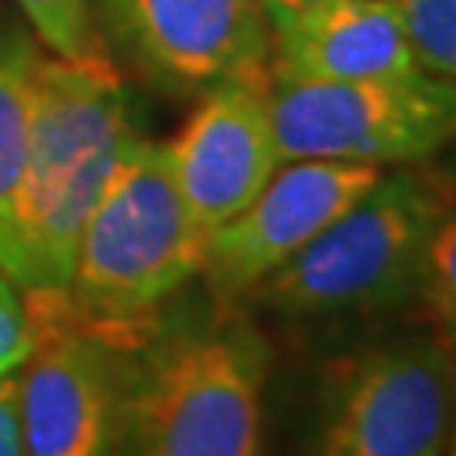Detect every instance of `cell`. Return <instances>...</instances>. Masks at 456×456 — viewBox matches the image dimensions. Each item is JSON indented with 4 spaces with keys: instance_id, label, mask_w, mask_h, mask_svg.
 <instances>
[{
    "instance_id": "obj_4",
    "label": "cell",
    "mask_w": 456,
    "mask_h": 456,
    "mask_svg": "<svg viewBox=\"0 0 456 456\" xmlns=\"http://www.w3.org/2000/svg\"><path fill=\"white\" fill-rule=\"evenodd\" d=\"M450 196L416 169H386L365 196L328 224L301 254L250 288L284 322L375 318L419 301L426 244Z\"/></svg>"
},
{
    "instance_id": "obj_2",
    "label": "cell",
    "mask_w": 456,
    "mask_h": 456,
    "mask_svg": "<svg viewBox=\"0 0 456 456\" xmlns=\"http://www.w3.org/2000/svg\"><path fill=\"white\" fill-rule=\"evenodd\" d=\"M207 230L196 224L166 146L135 139L98 196L51 318L129 352L156 328L152 311L203 271Z\"/></svg>"
},
{
    "instance_id": "obj_3",
    "label": "cell",
    "mask_w": 456,
    "mask_h": 456,
    "mask_svg": "<svg viewBox=\"0 0 456 456\" xmlns=\"http://www.w3.org/2000/svg\"><path fill=\"white\" fill-rule=\"evenodd\" d=\"M271 348L244 318L156 331L122 352L115 456H264Z\"/></svg>"
},
{
    "instance_id": "obj_5",
    "label": "cell",
    "mask_w": 456,
    "mask_h": 456,
    "mask_svg": "<svg viewBox=\"0 0 456 456\" xmlns=\"http://www.w3.org/2000/svg\"><path fill=\"white\" fill-rule=\"evenodd\" d=\"M267 115L281 163L335 159L395 169L423 163L456 142V82L423 68L362 82L271 68Z\"/></svg>"
},
{
    "instance_id": "obj_6",
    "label": "cell",
    "mask_w": 456,
    "mask_h": 456,
    "mask_svg": "<svg viewBox=\"0 0 456 456\" xmlns=\"http://www.w3.org/2000/svg\"><path fill=\"white\" fill-rule=\"evenodd\" d=\"M456 423V365L440 335H392L325 362L311 456H443Z\"/></svg>"
},
{
    "instance_id": "obj_16",
    "label": "cell",
    "mask_w": 456,
    "mask_h": 456,
    "mask_svg": "<svg viewBox=\"0 0 456 456\" xmlns=\"http://www.w3.org/2000/svg\"><path fill=\"white\" fill-rule=\"evenodd\" d=\"M41 345V328L31 305L24 301L20 284L0 271V375H11L31 359Z\"/></svg>"
},
{
    "instance_id": "obj_1",
    "label": "cell",
    "mask_w": 456,
    "mask_h": 456,
    "mask_svg": "<svg viewBox=\"0 0 456 456\" xmlns=\"http://www.w3.org/2000/svg\"><path fill=\"white\" fill-rule=\"evenodd\" d=\"M139 135L105 54L34 65L31 146L0 271L24 291H65L78 240L118 163Z\"/></svg>"
},
{
    "instance_id": "obj_9",
    "label": "cell",
    "mask_w": 456,
    "mask_h": 456,
    "mask_svg": "<svg viewBox=\"0 0 456 456\" xmlns=\"http://www.w3.org/2000/svg\"><path fill=\"white\" fill-rule=\"evenodd\" d=\"M122 348L75 328H45L20 379L28 456H115Z\"/></svg>"
},
{
    "instance_id": "obj_21",
    "label": "cell",
    "mask_w": 456,
    "mask_h": 456,
    "mask_svg": "<svg viewBox=\"0 0 456 456\" xmlns=\"http://www.w3.org/2000/svg\"><path fill=\"white\" fill-rule=\"evenodd\" d=\"M443 456H456V423H453V433H450V443H446V453Z\"/></svg>"
},
{
    "instance_id": "obj_11",
    "label": "cell",
    "mask_w": 456,
    "mask_h": 456,
    "mask_svg": "<svg viewBox=\"0 0 456 456\" xmlns=\"http://www.w3.org/2000/svg\"><path fill=\"white\" fill-rule=\"evenodd\" d=\"M271 68L328 82L419 71L395 0H322L274 34Z\"/></svg>"
},
{
    "instance_id": "obj_20",
    "label": "cell",
    "mask_w": 456,
    "mask_h": 456,
    "mask_svg": "<svg viewBox=\"0 0 456 456\" xmlns=\"http://www.w3.org/2000/svg\"><path fill=\"white\" fill-rule=\"evenodd\" d=\"M440 338H443V345H446V352H450V359H453V365H456V314H450V318H443L440 322Z\"/></svg>"
},
{
    "instance_id": "obj_12",
    "label": "cell",
    "mask_w": 456,
    "mask_h": 456,
    "mask_svg": "<svg viewBox=\"0 0 456 456\" xmlns=\"http://www.w3.org/2000/svg\"><path fill=\"white\" fill-rule=\"evenodd\" d=\"M37 51L20 31H0V244L14 216L17 186L28 163Z\"/></svg>"
},
{
    "instance_id": "obj_7",
    "label": "cell",
    "mask_w": 456,
    "mask_h": 456,
    "mask_svg": "<svg viewBox=\"0 0 456 456\" xmlns=\"http://www.w3.org/2000/svg\"><path fill=\"white\" fill-rule=\"evenodd\" d=\"M386 169L335 159L281 163L264 190L233 220L207 233L203 271L213 294L240 297L301 254L375 186Z\"/></svg>"
},
{
    "instance_id": "obj_15",
    "label": "cell",
    "mask_w": 456,
    "mask_h": 456,
    "mask_svg": "<svg viewBox=\"0 0 456 456\" xmlns=\"http://www.w3.org/2000/svg\"><path fill=\"white\" fill-rule=\"evenodd\" d=\"M419 301L426 311L443 322L456 314V207L450 203L440 224L426 244L423 261V284H419Z\"/></svg>"
},
{
    "instance_id": "obj_10",
    "label": "cell",
    "mask_w": 456,
    "mask_h": 456,
    "mask_svg": "<svg viewBox=\"0 0 456 456\" xmlns=\"http://www.w3.org/2000/svg\"><path fill=\"white\" fill-rule=\"evenodd\" d=\"M126 34L176 88L271 78V24L261 0H129Z\"/></svg>"
},
{
    "instance_id": "obj_17",
    "label": "cell",
    "mask_w": 456,
    "mask_h": 456,
    "mask_svg": "<svg viewBox=\"0 0 456 456\" xmlns=\"http://www.w3.org/2000/svg\"><path fill=\"white\" fill-rule=\"evenodd\" d=\"M0 456H28L20 423V379L0 375Z\"/></svg>"
},
{
    "instance_id": "obj_19",
    "label": "cell",
    "mask_w": 456,
    "mask_h": 456,
    "mask_svg": "<svg viewBox=\"0 0 456 456\" xmlns=\"http://www.w3.org/2000/svg\"><path fill=\"white\" fill-rule=\"evenodd\" d=\"M102 4H105V11L112 14L115 28L122 34L129 31V0H102Z\"/></svg>"
},
{
    "instance_id": "obj_18",
    "label": "cell",
    "mask_w": 456,
    "mask_h": 456,
    "mask_svg": "<svg viewBox=\"0 0 456 456\" xmlns=\"http://www.w3.org/2000/svg\"><path fill=\"white\" fill-rule=\"evenodd\" d=\"M322 0H261L264 14H267V24H271V34L284 31L288 24H294L297 17H305L311 7H318Z\"/></svg>"
},
{
    "instance_id": "obj_8",
    "label": "cell",
    "mask_w": 456,
    "mask_h": 456,
    "mask_svg": "<svg viewBox=\"0 0 456 456\" xmlns=\"http://www.w3.org/2000/svg\"><path fill=\"white\" fill-rule=\"evenodd\" d=\"M166 152L196 224L210 233L233 220L281 166L267 115V78L207 88Z\"/></svg>"
},
{
    "instance_id": "obj_13",
    "label": "cell",
    "mask_w": 456,
    "mask_h": 456,
    "mask_svg": "<svg viewBox=\"0 0 456 456\" xmlns=\"http://www.w3.org/2000/svg\"><path fill=\"white\" fill-rule=\"evenodd\" d=\"M416 65L456 82V0H395Z\"/></svg>"
},
{
    "instance_id": "obj_14",
    "label": "cell",
    "mask_w": 456,
    "mask_h": 456,
    "mask_svg": "<svg viewBox=\"0 0 456 456\" xmlns=\"http://www.w3.org/2000/svg\"><path fill=\"white\" fill-rule=\"evenodd\" d=\"M17 4L34 24L37 37L61 58L102 54L85 0H17Z\"/></svg>"
}]
</instances>
